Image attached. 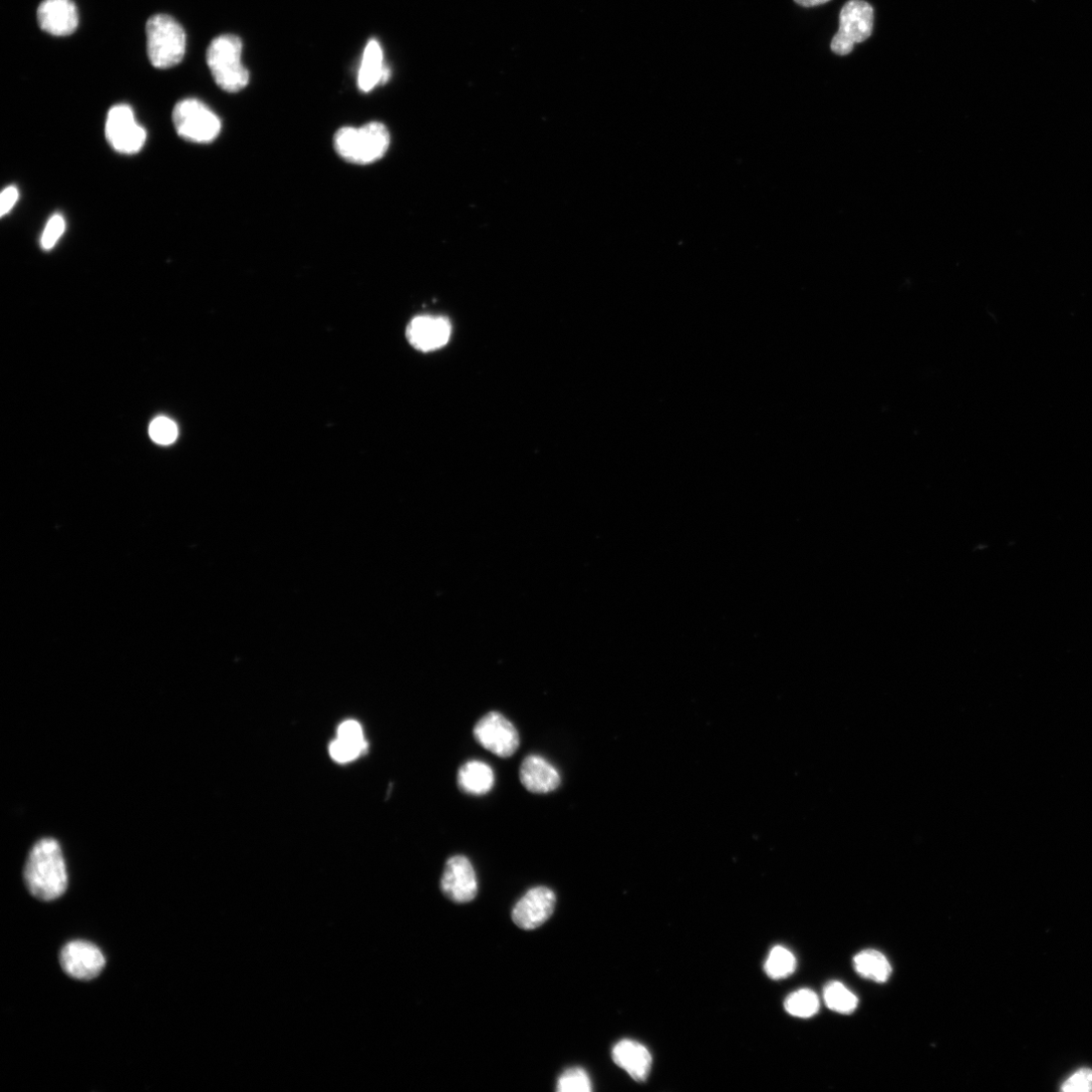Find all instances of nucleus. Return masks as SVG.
Returning <instances> with one entry per match:
<instances>
[{"label":"nucleus","mask_w":1092,"mask_h":1092,"mask_svg":"<svg viewBox=\"0 0 1092 1092\" xmlns=\"http://www.w3.org/2000/svg\"><path fill=\"white\" fill-rule=\"evenodd\" d=\"M24 880L29 893L42 902L55 901L66 893V863L56 840L46 838L35 844L25 865Z\"/></svg>","instance_id":"f257e3e1"},{"label":"nucleus","mask_w":1092,"mask_h":1092,"mask_svg":"<svg viewBox=\"0 0 1092 1092\" xmlns=\"http://www.w3.org/2000/svg\"><path fill=\"white\" fill-rule=\"evenodd\" d=\"M391 136L387 127L372 122L363 127H346L334 136V148L346 161L371 164L383 158L389 150Z\"/></svg>","instance_id":"f03ea898"},{"label":"nucleus","mask_w":1092,"mask_h":1092,"mask_svg":"<svg viewBox=\"0 0 1092 1092\" xmlns=\"http://www.w3.org/2000/svg\"><path fill=\"white\" fill-rule=\"evenodd\" d=\"M242 51V41L234 35L214 39L207 50V63L214 81L230 94L244 90L249 84V72L241 61Z\"/></svg>","instance_id":"7ed1b4c3"},{"label":"nucleus","mask_w":1092,"mask_h":1092,"mask_svg":"<svg viewBox=\"0 0 1092 1092\" xmlns=\"http://www.w3.org/2000/svg\"><path fill=\"white\" fill-rule=\"evenodd\" d=\"M146 33L149 60L155 69L168 70L182 61L186 36L183 28L172 17H151L147 22Z\"/></svg>","instance_id":"20e7f679"},{"label":"nucleus","mask_w":1092,"mask_h":1092,"mask_svg":"<svg viewBox=\"0 0 1092 1092\" xmlns=\"http://www.w3.org/2000/svg\"><path fill=\"white\" fill-rule=\"evenodd\" d=\"M172 120L177 134L196 144L213 142L222 129L219 117L195 99L179 102L173 110Z\"/></svg>","instance_id":"39448f33"},{"label":"nucleus","mask_w":1092,"mask_h":1092,"mask_svg":"<svg viewBox=\"0 0 1092 1092\" xmlns=\"http://www.w3.org/2000/svg\"><path fill=\"white\" fill-rule=\"evenodd\" d=\"M873 22V8L863 0H851L842 9L840 30L832 41V51L840 56L850 54L856 43L872 35Z\"/></svg>","instance_id":"423d86ee"},{"label":"nucleus","mask_w":1092,"mask_h":1092,"mask_svg":"<svg viewBox=\"0 0 1092 1092\" xmlns=\"http://www.w3.org/2000/svg\"><path fill=\"white\" fill-rule=\"evenodd\" d=\"M473 736L485 749L503 759L512 757L520 743L515 725L497 711L489 712L476 722Z\"/></svg>","instance_id":"0eeeda50"},{"label":"nucleus","mask_w":1092,"mask_h":1092,"mask_svg":"<svg viewBox=\"0 0 1092 1092\" xmlns=\"http://www.w3.org/2000/svg\"><path fill=\"white\" fill-rule=\"evenodd\" d=\"M106 136L110 145L122 154L138 153L147 140L146 130L137 123L132 108L127 105H118L110 110Z\"/></svg>","instance_id":"6e6552de"},{"label":"nucleus","mask_w":1092,"mask_h":1092,"mask_svg":"<svg viewBox=\"0 0 1092 1092\" xmlns=\"http://www.w3.org/2000/svg\"><path fill=\"white\" fill-rule=\"evenodd\" d=\"M59 959L63 971L70 977L82 981L97 978L106 966V959L100 948L86 941L66 944Z\"/></svg>","instance_id":"1a4fd4ad"},{"label":"nucleus","mask_w":1092,"mask_h":1092,"mask_svg":"<svg viewBox=\"0 0 1092 1092\" xmlns=\"http://www.w3.org/2000/svg\"><path fill=\"white\" fill-rule=\"evenodd\" d=\"M556 904L557 897L551 889H531L516 904L512 912L513 922L522 930L537 929L552 917Z\"/></svg>","instance_id":"9d476101"},{"label":"nucleus","mask_w":1092,"mask_h":1092,"mask_svg":"<svg viewBox=\"0 0 1092 1092\" xmlns=\"http://www.w3.org/2000/svg\"><path fill=\"white\" fill-rule=\"evenodd\" d=\"M477 879L471 862L461 855L453 856L445 864L441 878V891L453 903L467 904L477 895Z\"/></svg>","instance_id":"9b49d317"},{"label":"nucleus","mask_w":1092,"mask_h":1092,"mask_svg":"<svg viewBox=\"0 0 1092 1092\" xmlns=\"http://www.w3.org/2000/svg\"><path fill=\"white\" fill-rule=\"evenodd\" d=\"M451 336L449 320L441 316H418L407 327V338L416 350L429 353L447 345Z\"/></svg>","instance_id":"f8f14e48"},{"label":"nucleus","mask_w":1092,"mask_h":1092,"mask_svg":"<svg viewBox=\"0 0 1092 1092\" xmlns=\"http://www.w3.org/2000/svg\"><path fill=\"white\" fill-rule=\"evenodd\" d=\"M40 28L48 34L64 37L79 27V12L72 0H44L37 13Z\"/></svg>","instance_id":"ddd939ff"},{"label":"nucleus","mask_w":1092,"mask_h":1092,"mask_svg":"<svg viewBox=\"0 0 1092 1092\" xmlns=\"http://www.w3.org/2000/svg\"><path fill=\"white\" fill-rule=\"evenodd\" d=\"M519 778L525 789L535 794L551 793L562 781L558 769L539 755H529L523 760Z\"/></svg>","instance_id":"4468645a"},{"label":"nucleus","mask_w":1092,"mask_h":1092,"mask_svg":"<svg viewBox=\"0 0 1092 1092\" xmlns=\"http://www.w3.org/2000/svg\"><path fill=\"white\" fill-rule=\"evenodd\" d=\"M615 1063L637 1081H645L652 1069L653 1058L646 1046L634 1040H623L612 1050Z\"/></svg>","instance_id":"2eb2a0df"},{"label":"nucleus","mask_w":1092,"mask_h":1092,"mask_svg":"<svg viewBox=\"0 0 1092 1092\" xmlns=\"http://www.w3.org/2000/svg\"><path fill=\"white\" fill-rule=\"evenodd\" d=\"M390 70L384 65V54L381 45L376 40L370 41L366 47L359 75L361 91L369 93L386 84L390 79Z\"/></svg>","instance_id":"dca6fc26"},{"label":"nucleus","mask_w":1092,"mask_h":1092,"mask_svg":"<svg viewBox=\"0 0 1092 1092\" xmlns=\"http://www.w3.org/2000/svg\"><path fill=\"white\" fill-rule=\"evenodd\" d=\"M460 790L466 794L482 796L495 785V773L490 765L479 760L464 763L457 774Z\"/></svg>","instance_id":"f3484780"},{"label":"nucleus","mask_w":1092,"mask_h":1092,"mask_svg":"<svg viewBox=\"0 0 1092 1092\" xmlns=\"http://www.w3.org/2000/svg\"><path fill=\"white\" fill-rule=\"evenodd\" d=\"M854 968L861 977L877 983H885L893 973L889 959L876 950H865L857 954Z\"/></svg>","instance_id":"a211bd4d"},{"label":"nucleus","mask_w":1092,"mask_h":1092,"mask_svg":"<svg viewBox=\"0 0 1092 1092\" xmlns=\"http://www.w3.org/2000/svg\"><path fill=\"white\" fill-rule=\"evenodd\" d=\"M824 998L830 1009L843 1014L852 1013L859 1002L858 997L839 981L825 987Z\"/></svg>","instance_id":"6ab92c4d"},{"label":"nucleus","mask_w":1092,"mask_h":1092,"mask_svg":"<svg viewBox=\"0 0 1092 1092\" xmlns=\"http://www.w3.org/2000/svg\"><path fill=\"white\" fill-rule=\"evenodd\" d=\"M796 965L793 953L784 947L777 946L772 949L766 960L765 971L772 979H783L794 973Z\"/></svg>","instance_id":"aec40b11"},{"label":"nucleus","mask_w":1092,"mask_h":1092,"mask_svg":"<svg viewBox=\"0 0 1092 1092\" xmlns=\"http://www.w3.org/2000/svg\"><path fill=\"white\" fill-rule=\"evenodd\" d=\"M785 1009L796 1017L808 1018L819 1009V999L810 989H800L791 993L785 1000Z\"/></svg>","instance_id":"412c9836"},{"label":"nucleus","mask_w":1092,"mask_h":1092,"mask_svg":"<svg viewBox=\"0 0 1092 1092\" xmlns=\"http://www.w3.org/2000/svg\"><path fill=\"white\" fill-rule=\"evenodd\" d=\"M557 1090L560 1092H590L592 1082L587 1072L582 1068L566 1070L558 1080Z\"/></svg>","instance_id":"4be33fe9"},{"label":"nucleus","mask_w":1092,"mask_h":1092,"mask_svg":"<svg viewBox=\"0 0 1092 1092\" xmlns=\"http://www.w3.org/2000/svg\"><path fill=\"white\" fill-rule=\"evenodd\" d=\"M149 434L157 444L170 445L177 439L178 428L171 419L161 416L152 421Z\"/></svg>","instance_id":"5701e85b"},{"label":"nucleus","mask_w":1092,"mask_h":1092,"mask_svg":"<svg viewBox=\"0 0 1092 1092\" xmlns=\"http://www.w3.org/2000/svg\"><path fill=\"white\" fill-rule=\"evenodd\" d=\"M66 229L64 218L56 214L48 221L41 238V246L44 250H51L60 240Z\"/></svg>","instance_id":"b1692460"},{"label":"nucleus","mask_w":1092,"mask_h":1092,"mask_svg":"<svg viewBox=\"0 0 1092 1092\" xmlns=\"http://www.w3.org/2000/svg\"><path fill=\"white\" fill-rule=\"evenodd\" d=\"M1066 1092H1092V1070L1083 1068L1067 1078L1061 1087Z\"/></svg>","instance_id":"393cba45"},{"label":"nucleus","mask_w":1092,"mask_h":1092,"mask_svg":"<svg viewBox=\"0 0 1092 1092\" xmlns=\"http://www.w3.org/2000/svg\"><path fill=\"white\" fill-rule=\"evenodd\" d=\"M365 750L362 746L336 738L330 744V755L332 759L338 763H349L357 758Z\"/></svg>","instance_id":"a878e982"},{"label":"nucleus","mask_w":1092,"mask_h":1092,"mask_svg":"<svg viewBox=\"0 0 1092 1092\" xmlns=\"http://www.w3.org/2000/svg\"><path fill=\"white\" fill-rule=\"evenodd\" d=\"M337 738L357 744L366 749L367 742L362 725L356 720H348L340 724Z\"/></svg>","instance_id":"bb28decb"},{"label":"nucleus","mask_w":1092,"mask_h":1092,"mask_svg":"<svg viewBox=\"0 0 1092 1092\" xmlns=\"http://www.w3.org/2000/svg\"><path fill=\"white\" fill-rule=\"evenodd\" d=\"M19 190L16 186H9L4 189L2 196H0V215L5 217L8 215L19 200Z\"/></svg>","instance_id":"cd10ccee"},{"label":"nucleus","mask_w":1092,"mask_h":1092,"mask_svg":"<svg viewBox=\"0 0 1092 1092\" xmlns=\"http://www.w3.org/2000/svg\"><path fill=\"white\" fill-rule=\"evenodd\" d=\"M830 0H795V3L804 8H812L829 3Z\"/></svg>","instance_id":"c85d7f7f"}]
</instances>
